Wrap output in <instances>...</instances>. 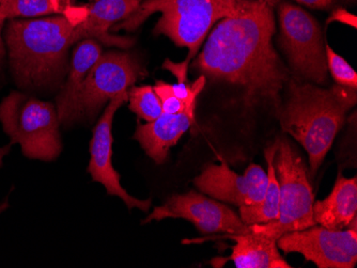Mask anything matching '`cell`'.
Here are the masks:
<instances>
[{"mask_svg": "<svg viewBox=\"0 0 357 268\" xmlns=\"http://www.w3.org/2000/svg\"><path fill=\"white\" fill-rule=\"evenodd\" d=\"M357 178L339 175L332 193L314 202L316 225L330 230H344L357 217Z\"/></svg>", "mask_w": 357, "mask_h": 268, "instance_id": "9a60e30c", "label": "cell"}, {"mask_svg": "<svg viewBox=\"0 0 357 268\" xmlns=\"http://www.w3.org/2000/svg\"><path fill=\"white\" fill-rule=\"evenodd\" d=\"M181 218L188 220L202 234L222 233L228 235L252 231L250 226L243 223L240 216L224 203L211 199L196 191L172 195L165 203L155 207L142 223L153 220Z\"/></svg>", "mask_w": 357, "mask_h": 268, "instance_id": "30bf717a", "label": "cell"}, {"mask_svg": "<svg viewBox=\"0 0 357 268\" xmlns=\"http://www.w3.org/2000/svg\"><path fill=\"white\" fill-rule=\"evenodd\" d=\"M236 241L230 259L238 268H291L282 257L278 241L264 234L250 231L248 233L229 235Z\"/></svg>", "mask_w": 357, "mask_h": 268, "instance_id": "e0dca14e", "label": "cell"}, {"mask_svg": "<svg viewBox=\"0 0 357 268\" xmlns=\"http://www.w3.org/2000/svg\"><path fill=\"white\" fill-rule=\"evenodd\" d=\"M0 122L28 159L52 161L61 153L57 108L21 92H11L0 103Z\"/></svg>", "mask_w": 357, "mask_h": 268, "instance_id": "8992f818", "label": "cell"}, {"mask_svg": "<svg viewBox=\"0 0 357 268\" xmlns=\"http://www.w3.org/2000/svg\"><path fill=\"white\" fill-rule=\"evenodd\" d=\"M144 75L147 72L132 54L116 51L103 53L76 95L70 124L80 118H93L106 102L128 92Z\"/></svg>", "mask_w": 357, "mask_h": 268, "instance_id": "ba28073f", "label": "cell"}, {"mask_svg": "<svg viewBox=\"0 0 357 268\" xmlns=\"http://www.w3.org/2000/svg\"><path fill=\"white\" fill-rule=\"evenodd\" d=\"M70 0H1L0 14L5 19H31L53 13H62Z\"/></svg>", "mask_w": 357, "mask_h": 268, "instance_id": "d6986e66", "label": "cell"}, {"mask_svg": "<svg viewBox=\"0 0 357 268\" xmlns=\"http://www.w3.org/2000/svg\"><path fill=\"white\" fill-rule=\"evenodd\" d=\"M5 21L6 19H3V15L0 14V62L3 61V56H5V43H3V35H1Z\"/></svg>", "mask_w": 357, "mask_h": 268, "instance_id": "484cf974", "label": "cell"}, {"mask_svg": "<svg viewBox=\"0 0 357 268\" xmlns=\"http://www.w3.org/2000/svg\"><path fill=\"white\" fill-rule=\"evenodd\" d=\"M326 63L337 85L357 90V74L348 62L326 44Z\"/></svg>", "mask_w": 357, "mask_h": 268, "instance_id": "44dd1931", "label": "cell"}, {"mask_svg": "<svg viewBox=\"0 0 357 268\" xmlns=\"http://www.w3.org/2000/svg\"><path fill=\"white\" fill-rule=\"evenodd\" d=\"M91 1H96V0H91Z\"/></svg>", "mask_w": 357, "mask_h": 268, "instance_id": "83f0119b", "label": "cell"}, {"mask_svg": "<svg viewBox=\"0 0 357 268\" xmlns=\"http://www.w3.org/2000/svg\"><path fill=\"white\" fill-rule=\"evenodd\" d=\"M153 89L160 100L164 113H183L188 108L196 107V105H186L181 100L174 97L168 89V84L165 81H158Z\"/></svg>", "mask_w": 357, "mask_h": 268, "instance_id": "7402d4cb", "label": "cell"}, {"mask_svg": "<svg viewBox=\"0 0 357 268\" xmlns=\"http://www.w3.org/2000/svg\"><path fill=\"white\" fill-rule=\"evenodd\" d=\"M10 151V145H6V147H0V167L3 165V159H5V156L9 153ZM9 207V203L8 202H3V203H0V214L5 212L6 210Z\"/></svg>", "mask_w": 357, "mask_h": 268, "instance_id": "d4e9b609", "label": "cell"}, {"mask_svg": "<svg viewBox=\"0 0 357 268\" xmlns=\"http://www.w3.org/2000/svg\"><path fill=\"white\" fill-rule=\"evenodd\" d=\"M275 30L273 5L242 0L211 31L192 67L211 81L238 86L248 107L270 105L278 117L291 75L273 47Z\"/></svg>", "mask_w": 357, "mask_h": 268, "instance_id": "6da1fadb", "label": "cell"}, {"mask_svg": "<svg viewBox=\"0 0 357 268\" xmlns=\"http://www.w3.org/2000/svg\"><path fill=\"white\" fill-rule=\"evenodd\" d=\"M194 184L204 195L238 207H254L264 199L268 187V173L261 166H248L244 175L230 169L226 161L208 165L194 180Z\"/></svg>", "mask_w": 357, "mask_h": 268, "instance_id": "7c38bea8", "label": "cell"}, {"mask_svg": "<svg viewBox=\"0 0 357 268\" xmlns=\"http://www.w3.org/2000/svg\"><path fill=\"white\" fill-rule=\"evenodd\" d=\"M128 92L110 100L103 115L96 123L90 143V163L88 172L94 182L102 184L108 195L117 196L126 204L128 210L149 211L151 199L139 200L130 195L121 185V178L112 166V122L117 110L128 101Z\"/></svg>", "mask_w": 357, "mask_h": 268, "instance_id": "8fae6325", "label": "cell"}, {"mask_svg": "<svg viewBox=\"0 0 357 268\" xmlns=\"http://www.w3.org/2000/svg\"><path fill=\"white\" fill-rule=\"evenodd\" d=\"M83 39L78 24L67 17L11 19L5 31L15 79L25 87H41L63 72L70 46Z\"/></svg>", "mask_w": 357, "mask_h": 268, "instance_id": "3957f363", "label": "cell"}, {"mask_svg": "<svg viewBox=\"0 0 357 268\" xmlns=\"http://www.w3.org/2000/svg\"><path fill=\"white\" fill-rule=\"evenodd\" d=\"M128 100L130 109L144 121H154L163 113L160 100L151 86H133L128 90Z\"/></svg>", "mask_w": 357, "mask_h": 268, "instance_id": "ffe728a7", "label": "cell"}, {"mask_svg": "<svg viewBox=\"0 0 357 268\" xmlns=\"http://www.w3.org/2000/svg\"><path fill=\"white\" fill-rule=\"evenodd\" d=\"M0 1H1V0H0Z\"/></svg>", "mask_w": 357, "mask_h": 268, "instance_id": "f1b7e54d", "label": "cell"}, {"mask_svg": "<svg viewBox=\"0 0 357 268\" xmlns=\"http://www.w3.org/2000/svg\"><path fill=\"white\" fill-rule=\"evenodd\" d=\"M103 55L101 43L96 39L78 42L72 56L69 77L57 97V113L60 124L69 125L70 116L76 95L96 61Z\"/></svg>", "mask_w": 357, "mask_h": 268, "instance_id": "2e32d148", "label": "cell"}, {"mask_svg": "<svg viewBox=\"0 0 357 268\" xmlns=\"http://www.w3.org/2000/svg\"><path fill=\"white\" fill-rule=\"evenodd\" d=\"M331 22H340V23L346 24L351 27L356 28V17L349 13L344 8H338L333 11L328 23L330 24Z\"/></svg>", "mask_w": 357, "mask_h": 268, "instance_id": "cb8c5ba5", "label": "cell"}, {"mask_svg": "<svg viewBox=\"0 0 357 268\" xmlns=\"http://www.w3.org/2000/svg\"><path fill=\"white\" fill-rule=\"evenodd\" d=\"M241 3L242 0H142L138 9L112 30L133 31L150 15L160 13L154 33L188 49L190 53L184 62L188 65L214 24L236 14Z\"/></svg>", "mask_w": 357, "mask_h": 268, "instance_id": "277c9868", "label": "cell"}, {"mask_svg": "<svg viewBox=\"0 0 357 268\" xmlns=\"http://www.w3.org/2000/svg\"><path fill=\"white\" fill-rule=\"evenodd\" d=\"M296 1L312 9L328 10L339 3H355L356 0H296Z\"/></svg>", "mask_w": 357, "mask_h": 268, "instance_id": "603a6c76", "label": "cell"}, {"mask_svg": "<svg viewBox=\"0 0 357 268\" xmlns=\"http://www.w3.org/2000/svg\"><path fill=\"white\" fill-rule=\"evenodd\" d=\"M357 217L348 230L312 226L284 234L278 239L284 253L296 252L319 268H353L357 262Z\"/></svg>", "mask_w": 357, "mask_h": 268, "instance_id": "9c48e42d", "label": "cell"}, {"mask_svg": "<svg viewBox=\"0 0 357 268\" xmlns=\"http://www.w3.org/2000/svg\"><path fill=\"white\" fill-rule=\"evenodd\" d=\"M278 148V140L266 150V159L268 161V187L264 199L254 207H240V217L245 225H262L278 219L280 214V184L273 164Z\"/></svg>", "mask_w": 357, "mask_h": 268, "instance_id": "ac0fdd59", "label": "cell"}, {"mask_svg": "<svg viewBox=\"0 0 357 268\" xmlns=\"http://www.w3.org/2000/svg\"><path fill=\"white\" fill-rule=\"evenodd\" d=\"M195 122V108L183 113H162L160 117L146 124L138 123L134 138L150 159L158 165L165 163L169 150Z\"/></svg>", "mask_w": 357, "mask_h": 268, "instance_id": "4fadbf2b", "label": "cell"}, {"mask_svg": "<svg viewBox=\"0 0 357 268\" xmlns=\"http://www.w3.org/2000/svg\"><path fill=\"white\" fill-rule=\"evenodd\" d=\"M142 0H96L86 7V17L78 23L85 39H96L106 45L128 49L134 44L131 38L112 36L108 30L118 22L124 21L133 14Z\"/></svg>", "mask_w": 357, "mask_h": 268, "instance_id": "5bb4252c", "label": "cell"}, {"mask_svg": "<svg viewBox=\"0 0 357 268\" xmlns=\"http://www.w3.org/2000/svg\"><path fill=\"white\" fill-rule=\"evenodd\" d=\"M287 97L278 118L284 133L304 148L310 159L312 175H316L334 139L357 101V90L342 86L318 87L290 76Z\"/></svg>", "mask_w": 357, "mask_h": 268, "instance_id": "7a4b0ae2", "label": "cell"}, {"mask_svg": "<svg viewBox=\"0 0 357 268\" xmlns=\"http://www.w3.org/2000/svg\"><path fill=\"white\" fill-rule=\"evenodd\" d=\"M250 1H264V3H271V5L274 6V3L278 0H250Z\"/></svg>", "mask_w": 357, "mask_h": 268, "instance_id": "4316f807", "label": "cell"}, {"mask_svg": "<svg viewBox=\"0 0 357 268\" xmlns=\"http://www.w3.org/2000/svg\"><path fill=\"white\" fill-rule=\"evenodd\" d=\"M278 13L280 43L294 76L314 85L328 83L326 44L317 19L290 3H280Z\"/></svg>", "mask_w": 357, "mask_h": 268, "instance_id": "52a82bcc", "label": "cell"}, {"mask_svg": "<svg viewBox=\"0 0 357 268\" xmlns=\"http://www.w3.org/2000/svg\"><path fill=\"white\" fill-rule=\"evenodd\" d=\"M273 164L280 184V214L274 221L252 225L250 229L278 241L284 234L316 225L314 197L306 164L287 138L278 139Z\"/></svg>", "mask_w": 357, "mask_h": 268, "instance_id": "5b68a950", "label": "cell"}]
</instances>
